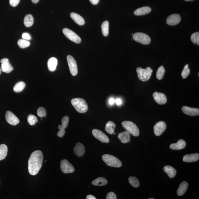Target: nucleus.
<instances>
[{
    "label": "nucleus",
    "mask_w": 199,
    "mask_h": 199,
    "mask_svg": "<svg viewBox=\"0 0 199 199\" xmlns=\"http://www.w3.org/2000/svg\"><path fill=\"white\" fill-rule=\"evenodd\" d=\"M71 17L76 23L80 26H82L85 23L84 19L82 17L77 13H71Z\"/></svg>",
    "instance_id": "23"
},
{
    "label": "nucleus",
    "mask_w": 199,
    "mask_h": 199,
    "mask_svg": "<svg viewBox=\"0 0 199 199\" xmlns=\"http://www.w3.org/2000/svg\"><path fill=\"white\" fill-rule=\"evenodd\" d=\"M27 121L30 125H34L38 122L36 117L32 114L29 115L27 117Z\"/></svg>",
    "instance_id": "36"
},
{
    "label": "nucleus",
    "mask_w": 199,
    "mask_h": 199,
    "mask_svg": "<svg viewBox=\"0 0 199 199\" xmlns=\"http://www.w3.org/2000/svg\"><path fill=\"white\" fill-rule=\"evenodd\" d=\"M72 104L78 113H84L88 110V105L84 99L76 98L72 100Z\"/></svg>",
    "instance_id": "2"
},
{
    "label": "nucleus",
    "mask_w": 199,
    "mask_h": 199,
    "mask_svg": "<svg viewBox=\"0 0 199 199\" xmlns=\"http://www.w3.org/2000/svg\"><path fill=\"white\" fill-rule=\"evenodd\" d=\"M20 0H9L10 4L12 7L16 6L20 2Z\"/></svg>",
    "instance_id": "41"
},
{
    "label": "nucleus",
    "mask_w": 199,
    "mask_h": 199,
    "mask_svg": "<svg viewBox=\"0 0 199 199\" xmlns=\"http://www.w3.org/2000/svg\"><path fill=\"white\" fill-rule=\"evenodd\" d=\"M69 121V117L67 116H64L62 118L61 122L62 125H59L58 128L59 131L57 133L58 137L59 138L63 137L65 134V130L66 128H67L68 125Z\"/></svg>",
    "instance_id": "10"
},
{
    "label": "nucleus",
    "mask_w": 199,
    "mask_h": 199,
    "mask_svg": "<svg viewBox=\"0 0 199 199\" xmlns=\"http://www.w3.org/2000/svg\"><path fill=\"white\" fill-rule=\"evenodd\" d=\"M102 159L105 163L109 166L119 168L121 166V162L116 157L109 154L103 155Z\"/></svg>",
    "instance_id": "3"
},
{
    "label": "nucleus",
    "mask_w": 199,
    "mask_h": 199,
    "mask_svg": "<svg viewBox=\"0 0 199 199\" xmlns=\"http://www.w3.org/2000/svg\"><path fill=\"white\" fill-rule=\"evenodd\" d=\"M149 199H154L153 198H149Z\"/></svg>",
    "instance_id": "50"
},
{
    "label": "nucleus",
    "mask_w": 199,
    "mask_h": 199,
    "mask_svg": "<svg viewBox=\"0 0 199 199\" xmlns=\"http://www.w3.org/2000/svg\"><path fill=\"white\" fill-rule=\"evenodd\" d=\"M166 128V125L165 122L160 121L158 122L154 127V132L155 135L157 136L161 135L165 131Z\"/></svg>",
    "instance_id": "13"
},
{
    "label": "nucleus",
    "mask_w": 199,
    "mask_h": 199,
    "mask_svg": "<svg viewBox=\"0 0 199 199\" xmlns=\"http://www.w3.org/2000/svg\"><path fill=\"white\" fill-rule=\"evenodd\" d=\"M165 72V69L164 66H161L157 70L156 76L158 79L162 80L164 77Z\"/></svg>",
    "instance_id": "33"
},
{
    "label": "nucleus",
    "mask_w": 199,
    "mask_h": 199,
    "mask_svg": "<svg viewBox=\"0 0 199 199\" xmlns=\"http://www.w3.org/2000/svg\"><path fill=\"white\" fill-rule=\"evenodd\" d=\"M1 68H0V74H1Z\"/></svg>",
    "instance_id": "51"
},
{
    "label": "nucleus",
    "mask_w": 199,
    "mask_h": 199,
    "mask_svg": "<svg viewBox=\"0 0 199 199\" xmlns=\"http://www.w3.org/2000/svg\"><path fill=\"white\" fill-rule=\"evenodd\" d=\"M118 139L122 143L126 144L130 141V133L127 131L120 133L118 136Z\"/></svg>",
    "instance_id": "22"
},
{
    "label": "nucleus",
    "mask_w": 199,
    "mask_h": 199,
    "mask_svg": "<svg viewBox=\"0 0 199 199\" xmlns=\"http://www.w3.org/2000/svg\"><path fill=\"white\" fill-rule=\"evenodd\" d=\"M107 180L103 177L98 178L92 182V184L94 186H105L107 184Z\"/></svg>",
    "instance_id": "27"
},
{
    "label": "nucleus",
    "mask_w": 199,
    "mask_h": 199,
    "mask_svg": "<svg viewBox=\"0 0 199 199\" xmlns=\"http://www.w3.org/2000/svg\"><path fill=\"white\" fill-rule=\"evenodd\" d=\"M186 146V142L183 139H180L175 144H172L170 145L171 149L174 150H180L184 148Z\"/></svg>",
    "instance_id": "20"
},
{
    "label": "nucleus",
    "mask_w": 199,
    "mask_h": 199,
    "mask_svg": "<svg viewBox=\"0 0 199 199\" xmlns=\"http://www.w3.org/2000/svg\"><path fill=\"white\" fill-rule=\"evenodd\" d=\"M47 162L46 160H45V162Z\"/></svg>",
    "instance_id": "52"
},
{
    "label": "nucleus",
    "mask_w": 199,
    "mask_h": 199,
    "mask_svg": "<svg viewBox=\"0 0 199 199\" xmlns=\"http://www.w3.org/2000/svg\"><path fill=\"white\" fill-rule=\"evenodd\" d=\"M26 86V84L23 82H19L17 83L14 87V91L16 93L21 92L23 90Z\"/></svg>",
    "instance_id": "31"
},
{
    "label": "nucleus",
    "mask_w": 199,
    "mask_h": 199,
    "mask_svg": "<svg viewBox=\"0 0 199 199\" xmlns=\"http://www.w3.org/2000/svg\"><path fill=\"white\" fill-rule=\"evenodd\" d=\"M116 124L112 121H109L106 124L105 127V130L108 133L110 134H113L114 133Z\"/></svg>",
    "instance_id": "30"
},
{
    "label": "nucleus",
    "mask_w": 199,
    "mask_h": 199,
    "mask_svg": "<svg viewBox=\"0 0 199 199\" xmlns=\"http://www.w3.org/2000/svg\"><path fill=\"white\" fill-rule=\"evenodd\" d=\"M138 74V78L143 82L147 81L150 79L152 75L153 70L151 68L148 67L146 69H142L138 67L136 69Z\"/></svg>",
    "instance_id": "4"
},
{
    "label": "nucleus",
    "mask_w": 199,
    "mask_h": 199,
    "mask_svg": "<svg viewBox=\"0 0 199 199\" xmlns=\"http://www.w3.org/2000/svg\"><path fill=\"white\" fill-rule=\"evenodd\" d=\"M58 64V61L55 57L51 58L48 62V67L49 70L53 72L56 69Z\"/></svg>",
    "instance_id": "25"
},
{
    "label": "nucleus",
    "mask_w": 199,
    "mask_h": 199,
    "mask_svg": "<svg viewBox=\"0 0 199 199\" xmlns=\"http://www.w3.org/2000/svg\"><path fill=\"white\" fill-rule=\"evenodd\" d=\"M181 20V17L180 15L173 14L167 17L166 23L169 25L175 26L179 24Z\"/></svg>",
    "instance_id": "15"
},
{
    "label": "nucleus",
    "mask_w": 199,
    "mask_h": 199,
    "mask_svg": "<svg viewBox=\"0 0 199 199\" xmlns=\"http://www.w3.org/2000/svg\"><path fill=\"white\" fill-rule=\"evenodd\" d=\"M43 155L42 152L39 150L33 152L28 161V170L31 175L37 174L42 166Z\"/></svg>",
    "instance_id": "1"
},
{
    "label": "nucleus",
    "mask_w": 199,
    "mask_h": 199,
    "mask_svg": "<svg viewBox=\"0 0 199 199\" xmlns=\"http://www.w3.org/2000/svg\"><path fill=\"white\" fill-rule=\"evenodd\" d=\"M33 23H34V19L32 15H27L24 17V23L26 27H30L33 25Z\"/></svg>",
    "instance_id": "29"
},
{
    "label": "nucleus",
    "mask_w": 199,
    "mask_h": 199,
    "mask_svg": "<svg viewBox=\"0 0 199 199\" xmlns=\"http://www.w3.org/2000/svg\"><path fill=\"white\" fill-rule=\"evenodd\" d=\"M153 96L155 100L159 104H165L167 102V97L163 93L155 92L153 93Z\"/></svg>",
    "instance_id": "16"
},
{
    "label": "nucleus",
    "mask_w": 199,
    "mask_h": 199,
    "mask_svg": "<svg viewBox=\"0 0 199 199\" xmlns=\"http://www.w3.org/2000/svg\"><path fill=\"white\" fill-rule=\"evenodd\" d=\"M115 103V99L113 98H111L109 100V104L111 105H113Z\"/></svg>",
    "instance_id": "44"
},
{
    "label": "nucleus",
    "mask_w": 199,
    "mask_h": 199,
    "mask_svg": "<svg viewBox=\"0 0 199 199\" xmlns=\"http://www.w3.org/2000/svg\"><path fill=\"white\" fill-rule=\"evenodd\" d=\"M1 71L3 72L6 73H10L13 70V68L10 64L8 58H4L1 61Z\"/></svg>",
    "instance_id": "14"
},
{
    "label": "nucleus",
    "mask_w": 199,
    "mask_h": 199,
    "mask_svg": "<svg viewBox=\"0 0 199 199\" xmlns=\"http://www.w3.org/2000/svg\"><path fill=\"white\" fill-rule=\"evenodd\" d=\"M134 40L144 45L149 44L151 43V39L147 34L143 33H136L133 35Z\"/></svg>",
    "instance_id": "6"
},
{
    "label": "nucleus",
    "mask_w": 199,
    "mask_h": 199,
    "mask_svg": "<svg viewBox=\"0 0 199 199\" xmlns=\"http://www.w3.org/2000/svg\"><path fill=\"white\" fill-rule=\"evenodd\" d=\"M188 183L186 181H183L181 183L177 190V195L179 196H182L186 193L188 189Z\"/></svg>",
    "instance_id": "24"
},
{
    "label": "nucleus",
    "mask_w": 199,
    "mask_h": 199,
    "mask_svg": "<svg viewBox=\"0 0 199 199\" xmlns=\"http://www.w3.org/2000/svg\"><path fill=\"white\" fill-rule=\"evenodd\" d=\"M92 132L94 137L101 142L105 143L109 142V138L101 131L97 129H94Z\"/></svg>",
    "instance_id": "11"
},
{
    "label": "nucleus",
    "mask_w": 199,
    "mask_h": 199,
    "mask_svg": "<svg viewBox=\"0 0 199 199\" xmlns=\"http://www.w3.org/2000/svg\"><path fill=\"white\" fill-rule=\"evenodd\" d=\"M5 117L7 122L10 124L12 125H16L20 122L17 117L13 113L9 111L6 112Z\"/></svg>",
    "instance_id": "12"
},
{
    "label": "nucleus",
    "mask_w": 199,
    "mask_h": 199,
    "mask_svg": "<svg viewBox=\"0 0 199 199\" xmlns=\"http://www.w3.org/2000/svg\"><path fill=\"white\" fill-rule=\"evenodd\" d=\"M199 159L198 153H193L185 155L183 158V161L185 162H193L198 161Z\"/></svg>",
    "instance_id": "19"
},
{
    "label": "nucleus",
    "mask_w": 199,
    "mask_h": 199,
    "mask_svg": "<svg viewBox=\"0 0 199 199\" xmlns=\"http://www.w3.org/2000/svg\"><path fill=\"white\" fill-rule=\"evenodd\" d=\"M123 128L133 136L138 137L139 135V131L135 124L130 121H124L122 122Z\"/></svg>",
    "instance_id": "5"
},
{
    "label": "nucleus",
    "mask_w": 199,
    "mask_h": 199,
    "mask_svg": "<svg viewBox=\"0 0 199 199\" xmlns=\"http://www.w3.org/2000/svg\"><path fill=\"white\" fill-rule=\"evenodd\" d=\"M190 69L188 67V64H186L185 66L184 69H183L182 73H181V76L184 79L186 78L187 77L189 76L190 74Z\"/></svg>",
    "instance_id": "37"
},
{
    "label": "nucleus",
    "mask_w": 199,
    "mask_h": 199,
    "mask_svg": "<svg viewBox=\"0 0 199 199\" xmlns=\"http://www.w3.org/2000/svg\"><path fill=\"white\" fill-rule=\"evenodd\" d=\"M40 0H31L32 2L35 3V4H36V3H37Z\"/></svg>",
    "instance_id": "47"
},
{
    "label": "nucleus",
    "mask_w": 199,
    "mask_h": 199,
    "mask_svg": "<svg viewBox=\"0 0 199 199\" xmlns=\"http://www.w3.org/2000/svg\"><path fill=\"white\" fill-rule=\"evenodd\" d=\"M22 38L25 40H30L31 39L30 35L27 33H24L22 34Z\"/></svg>",
    "instance_id": "42"
},
{
    "label": "nucleus",
    "mask_w": 199,
    "mask_h": 199,
    "mask_svg": "<svg viewBox=\"0 0 199 199\" xmlns=\"http://www.w3.org/2000/svg\"><path fill=\"white\" fill-rule=\"evenodd\" d=\"M164 171L167 174L169 177L174 178L177 173V172L173 167L171 166L167 165L164 167Z\"/></svg>",
    "instance_id": "26"
},
{
    "label": "nucleus",
    "mask_w": 199,
    "mask_h": 199,
    "mask_svg": "<svg viewBox=\"0 0 199 199\" xmlns=\"http://www.w3.org/2000/svg\"><path fill=\"white\" fill-rule=\"evenodd\" d=\"M102 33L104 36H107L109 33V22L105 21L102 24Z\"/></svg>",
    "instance_id": "32"
},
{
    "label": "nucleus",
    "mask_w": 199,
    "mask_h": 199,
    "mask_svg": "<svg viewBox=\"0 0 199 199\" xmlns=\"http://www.w3.org/2000/svg\"><path fill=\"white\" fill-rule=\"evenodd\" d=\"M17 44L21 48H25L30 46V42L29 41L24 39H19L17 42Z\"/></svg>",
    "instance_id": "35"
},
{
    "label": "nucleus",
    "mask_w": 199,
    "mask_h": 199,
    "mask_svg": "<svg viewBox=\"0 0 199 199\" xmlns=\"http://www.w3.org/2000/svg\"><path fill=\"white\" fill-rule=\"evenodd\" d=\"M115 103H116L117 105L118 106L121 105L122 103L121 100L119 98L117 99H116V100H115Z\"/></svg>",
    "instance_id": "43"
},
{
    "label": "nucleus",
    "mask_w": 199,
    "mask_h": 199,
    "mask_svg": "<svg viewBox=\"0 0 199 199\" xmlns=\"http://www.w3.org/2000/svg\"><path fill=\"white\" fill-rule=\"evenodd\" d=\"M182 110L184 114L188 116H195L199 115V109L197 108H191L184 106L182 107Z\"/></svg>",
    "instance_id": "17"
},
{
    "label": "nucleus",
    "mask_w": 199,
    "mask_h": 199,
    "mask_svg": "<svg viewBox=\"0 0 199 199\" xmlns=\"http://www.w3.org/2000/svg\"><path fill=\"white\" fill-rule=\"evenodd\" d=\"M113 134H114V135H116V133H113Z\"/></svg>",
    "instance_id": "49"
},
{
    "label": "nucleus",
    "mask_w": 199,
    "mask_h": 199,
    "mask_svg": "<svg viewBox=\"0 0 199 199\" xmlns=\"http://www.w3.org/2000/svg\"><path fill=\"white\" fill-rule=\"evenodd\" d=\"M184 1L187 2V1H193V0H184Z\"/></svg>",
    "instance_id": "48"
},
{
    "label": "nucleus",
    "mask_w": 199,
    "mask_h": 199,
    "mask_svg": "<svg viewBox=\"0 0 199 199\" xmlns=\"http://www.w3.org/2000/svg\"><path fill=\"white\" fill-rule=\"evenodd\" d=\"M37 115L40 117H44L47 115L46 110L43 107L38 108L37 110Z\"/></svg>",
    "instance_id": "39"
},
{
    "label": "nucleus",
    "mask_w": 199,
    "mask_h": 199,
    "mask_svg": "<svg viewBox=\"0 0 199 199\" xmlns=\"http://www.w3.org/2000/svg\"><path fill=\"white\" fill-rule=\"evenodd\" d=\"M8 152V147L6 145H0V160L4 159L7 155Z\"/></svg>",
    "instance_id": "28"
},
{
    "label": "nucleus",
    "mask_w": 199,
    "mask_h": 199,
    "mask_svg": "<svg viewBox=\"0 0 199 199\" xmlns=\"http://www.w3.org/2000/svg\"><path fill=\"white\" fill-rule=\"evenodd\" d=\"M191 40L192 42L198 45H199V33L197 32L194 33L191 36Z\"/></svg>",
    "instance_id": "38"
},
{
    "label": "nucleus",
    "mask_w": 199,
    "mask_h": 199,
    "mask_svg": "<svg viewBox=\"0 0 199 199\" xmlns=\"http://www.w3.org/2000/svg\"><path fill=\"white\" fill-rule=\"evenodd\" d=\"M74 151L75 154L78 157L83 156L85 152V148L82 144L78 142L77 143L74 148Z\"/></svg>",
    "instance_id": "18"
},
{
    "label": "nucleus",
    "mask_w": 199,
    "mask_h": 199,
    "mask_svg": "<svg viewBox=\"0 0 199 199\" xmlns=\"http://www.w3.org/2000/svg\"><path fill=\"white\" fill-rule=\"evenodd\" d=\"M128 181L130 184L134 187L137 188L140 186V183L136 177H130L129 178Z\"/></svg>",
    "instance_id": "34"
},
{
    "label": "nucleus",
    "mask_w": 199,
    "mask_h": 199,
    "mask_svg": "<svg viewBox=\"0 0 199 199\" xmlns=\"http://www.w3.org/2000/svg\"><path fill=\"white\" fill-rule=\"evenodd\" d=\"M87 199H96L95 197L92 195H88L86 197Z\"/></svg>",
    "instance_id": "46"
},
{
    "label": "nucleus",
    "mask_w": 199,
    "mask_h": 199,
    "mask_svg": "<svg viewBox=\"0 0 199 199\" xmlns=\"http://www.w3.org/2000/svg\"><path fill=\"white\" fill-rule=\"evenodd\" d=\"M67 59L71 74L73 76H76L78 73V69L75 60L70 55L68 56Z\"/></svg>",
    "instance_id": "9"
},
{
    "label": "nucleus",
    "mask_w": 199,
    "mask_h": 199,
    "mask_svg": "<svg viewBox=\"0 0 199 199\" xmlns=\"http://www.w3.org/2000/svg\"><path fill=\"white\" fill-rule=\"evenodd\" d=\"M107 199H117V196L116 194L113 192H110L108 194L107 197Z\"/></svg>",
    "instance_id": "40"
},
{
    "label": "nucleus",
    "mask_w": 199,
    "mask_h": 199,
    "mask_svg": "<svg viewBox=\"0 0 199 199\" xmlns=\"http://www.w3.org/2000/svg\"><path fill=\"white\" fill-rule=\"evenodd\" d=\"M92 4L94 5H97L99 3L100 0H89Z\"/></svg>",
    "instance_id": "45"
},
{
    "label": "nucleus",
    "mask_w": 199,
    "mask_h": 199,
    "mask_svg": "<svg viewBox=\"0 0 199 199\" xmlns=\"http://www.w3.org/2000/svg\"><path fill=\"white\" fill-rule=\"evenodd\" d=\"M63 33L66 37L74 42L79 44L81 42V38L76 33L68 28L63 29Z\"/></svg>",
    "instance_id": "7"
},
{
    "label": "nucleus",
    "mask_w": 199,
    "mask_h": 199,
    "mask_svg": "<svg viewBox=\"0 0 199 199\" xmlns=\"http://www.w3.org/2000/svg\"><path fill=\"white\" fill-rule=\"evenodd\" d=\"M151 12V9L149 6H145L139 8L134 12L136 16H143L148 14Z\"/></svg>",
    "instance_id": "21"
},
{
    "label": "nucleus",
    "mask_w": 199,
    "mask_h": 199,
    "mask_svg": "<svg viewBox=\"0 0 199 199\" xmlns=\"http://www.w3.org/2000/svg\"><path fill=\"white\" fill-rule=\"evenodd\" d=\"M60 164L61 170L64 173H72L74 172V167L67 160H62L60 162Z\"/></svg>",
    "instance_id": "8"
}]
</instances>
